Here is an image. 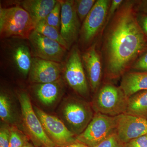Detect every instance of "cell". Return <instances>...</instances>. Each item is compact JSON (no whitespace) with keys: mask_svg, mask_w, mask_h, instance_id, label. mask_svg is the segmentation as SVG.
Masks as SVG:
<instances>
[{"mask_svg":"<svg viewBox=\"0 0 147 147\" xmlns=\"http://www.w3.org/2000/svg\"><path fill=\"white\" fill-rule=\"evenodd\" d=\"M125 114L147 120V90L138 92L129 98Z\"/></svg>","mask_w":147,"mask_h":147,"instance_id":"ac0fdd59","label":"cell"},{"mask_svg":"<svg viewBox=\"0 0 147 147\" xmlns=\"http://www.w3.org/2000/svg\"><path fill=\"white\" fill-rule=\"evenodd\" d=\"M137 21L147 39V14L137 12Z\"/></svg>","mask_w":147,"mask_h":147,"instance_id":"f546056e","label":"cell"},{"mask_svg":"<svg viewBox=\"0 0 147 147\" xmlns=\"http://www.w3.org/2000/svg\"><path fill=\"white\" fill-rule=\"evenodd\" d=\"M35 111L45 131L54 140L55 144L61 146L74 142V134L60 120L39 108H36Z\"/></svg>","mask_w":147,"mask_h":147,"instance_id":"5bb4252c","label":"cell"},{"mask_svg":"<svg viewBox=\"0 0 147 147\" xmlns=\"http://www.w3.org/2000/svg\"><path fill=\"white\" fill-rule=\"evenodd\" d=\"M82 59L91 89L96 93L100 87L103 66L97 41L82 52Z\"/></svg>","mask_w":147,"mask_h":147,"instance_id":"8fae6325","label":"cell"},{"mask_svg":"<svg viewBox=\"0 0 147 147\" xmlns=\"http://www.w3.org/2000/svg\"><path fill=\"white\" fill-rule=\"evenodd\" d=\"M10 132L7 129H1L0 131V147H9Z\"/></svg>","mask_w":147,"mask_h":147,"instance_id":"f1b7e54d","label":"cell"},{"mask_svg":"<svg viewBox=\"0 0 147 147\" xmlns=\"http://www.w3.org/2000/svg\"><path fill=\"white\" fill-rule=\"evenodd\" d=\"M120 87L128 98L136 93L147 90V71H127L121 77Z\"/></svg>","mask_w":147,"mask_h":147,"instance_id":"e0dca14e","label":"cell"},{"mask_svg":"<svg viewBox=\"0 0 147 147\" xmlns=\"http://www.w3.org/2000/svg\"><path fill=\"white\" fill-rule=\"evenodd\" d=\"M33 57L63 63L68 50L60 44L34 30L28 38Z\"/></svg>","mask_w":147,"mask_h":147,"instance_id":"52a82bcc","label":"cell"},{"mask_svg":"<svg viewBox=\"0 0 147 147\" xmlns=\"http://www.w3.org/2000/svg\"><path fill=\"white\" fill-rule=\"evenodd\" d=\"M61 3L59 0H58L55 7L51 12L44 19L46 24L51 26L55 28L60 32L61 18Z\"/></svg>","mask_w":147,"mask_h":147,"instance_id":"7402d4cb","label":"cell"},{"mask_svg":"<svg viewBox=\"0 0 147 147\" xmlns=\"http://www.w3.org/2000/svg\"><path fill=\"white\" fill-rule=\"evenodd\" d=\"M24 145V139L21 134L15 130L11 131L9 147H22Z\"/></svg>","mask_w":147,"mask_h":147,"instance_id":"484cf974","label":"cell"},{"mask_svg":"<svg viewBox=\"0 0 147 147\" xmlns=\"http://www.w3.org/2000/svg\"><path fill=\"white\" fill-rule=\"evenodd\" d=\"M34 30L42 35L59 42L68 51H69L66 43L61 36L60 32L46 24L44 20L40 21L36 25Z\"/></svg>","mask_w":147,"mask_h":147,"instance_id":"ffe728a7","label":"cell"},{"mask_svg":"<svg viewBox=\"0 0 147 147\" xmlns=\"http://www.w3.org/2000/svg\"><path fill=\"white\" fill-rule=\"evenodd\" d=\"M63 63L65 78L69 86L78 94L88 96L89 89L78 44L71 47Z\"/></svg>","mask_w":147,"mask_h":147,"instance_id":"5b68a950","label":"cell"},{"mask_svg":"<svg viewBox=\"0 0 147 147\" xmlns=\"http://www.w3.org/2000/svg\"><path fill=\"white\" fill-rule=\"evenodd\" d=\"M111 1L97 0L92 10L82 23L78 45L82 52L91 46L105 28Z\"/></svg>","mask_w":147,"mask_h":147,"instance_id":"3957f363","label":"cell"},{"mask_svg":"<svg viewBox=\"0 0 147 147\" xmlns=\"http://www.w3.org/2000/svg\"><path fill=\"white\" fill-rule=\"evenodd\" d=\"M90 147L88 146H85V145H84V147Z\"/></svg>","mask_w":147,"mask_h":147,"instance_id":"836d02e7","label":"cell"},{"mask_svg":"<svg viewBox=\"0 0 147 147\" xmlns=\"http://www.w3.org/2000/svg\"><path fill=\"white\" fill-rule=\"evenodd\" d=\"M116 117L96 113L88 126L77 137V141L85 146L96 147L115 132Z\"/></svg>","mask_w":147,"mask_h":147,"instance_id":"8992f818","label":"cell"},{"mask_svg":"<svg viewBox=\"0 0 147 147\" xmlns=\"http://www.w3.org/2000/svg\"><path fill=\"white\" fill-rule=\"evenodd\" d=\"M61 3L60 33L70 50L78 40L82 24L75 11L74 1L59 0Z\"/></svg>","mask_w":147,"mask_h":147,"instance_id":"30bf717a","label":"cell"},{"mask_svg":"<svg viewBox=\"0 0 147 147\" xmlns=\"http://www.w3.org/2000/svg\"><path fill=\"white\" fill-rule=\"evenodd\" d=\"M58 80L51 83L38 84L36 86L37 96L44 104L50 105L57 98L61 90V86Z\"/></svg>","mask_w":147,"mask_h":147,"instance_id":"d6986e66","label":"cell"},{"mask_svg":"<svg viewBox=\"0 0 147 147\" xmlns=\"http://www.w3.org/2000/svg\"><path fill=\"white\" fill-rule=\"evenodd\" d=\"M135 8L137 12L147 14V0L135 1Z\"/></svg>","mask_w":147,"mask_h":147,"instance_id":"4dcf8cb0","label":"cell"},{"mask_svg":"<svg viewBox=\"0 0 147 147\" xmlns=\"http://www.w3.org/2000/svg\"><path fill=\"white\" fill-rule=\"evenodd\" d=\"M24 123L32 136L45 147H55L56 144L47 136L42 123L32 106L30 99L26 92L18 94Z\"/></svg>","mask_w":147,"mask_h":147,"instance_id":"9c48e42d","label":"cell"},{"mask_svg":"<svg viewBox=\"0 0 147 147\" xmlns=\"http://www.w3.org/2000/svg\"><path fill=\"white\" fill-rule=\"evenodd\" d=\"M137 14L135 1H124L101 35L100 53L108 80L122 77L147 49V39Z\"/></svg>","mask_w":147,"mask_h":147,"instance_id":"6da1fadb","label":"cell"},{"mask_svg":"<svg viewBox=\"0 0 147 147\" xmlns=\"http://www.w3.org/2000/svg\"><path fill=\"white\" fill-rule=\"evenodd\" d=\"M34 24L26 11L20 5L0 8V36L28 39L34 30Z\"/></svg>","mask_w":147,"mask_h":147,"instance_id":"7a4b0ae2","label":"cell"},{"mask_svg":"<svg viewBox=\"0 0 147 147\" xmlns=\"http://www.w3.org/2000/svg\"><path fill=\"white\" fill-rule=\"evenodd\" d=\"M3 40L5 41L3 49L4 57L22 75L27 76L30 72L33 57L28 40L17 38Z\"/></svg>","mask_w":147,"mask_h":147,"instance_id":"ba28073f","label":"cell"},{"mask_svg":"<svg viewBox=\"0 0 147 147\" xmlns=\"http://www.w3.org/2000/svg\"><path fill=\"white\" fill-rule=\"evenodd\" d=\"M63 63L32 57L29 72L30 81L36 84L56 82L59 79Z\"/></svg>","mask_w":147,"mask_h":147,"instance_id":"4fadbf2b","label":"cell"},{"mask_svg":"<svg viewBox=\"0 0 147 147\" xmlns=\"http://www.w3.org/2000/svg\"><path fill=\"white\" fill-rule=\"evenodd\" d=\"M64 114L67 121L76 130L86 128L91 121V111L86 105L78 101L67 103L65 107Z\"/></svg>","mask_w":147,"mask_h":147,"instance_id":"9a60e30c","label":"cell"},{"mask_svg":"<svg viewBox=\"0 0 147 147\" xmlns=\"http://www.w3.org/2000/svg\"><path fill=\"white\" fill-rule=\"evenodd\" d=\"M124 1H123V0H112L111 1L110 7L108 9L105 28L108 25L111 19L113 18V16L117 12V11L120 7L121 5L122 4Z\"/></svg>","mask_w":147,"mask_h":147,"instance_id":"4316f807","label":"cell"},{"mask_svg":"<svg viewBox=\"0 0 147 147\" xmlns=\"http://www.w3.org/2000/svg\"><path fill=\"white\" fill-rule=\"evenodd\" d=\"M96 1V0L74 1L75 11L82 24L92 10Z\"/></svg>","mask_w":147,"mask_h":147,"instance_id":"44dd1931","label":"cell"},{"mask_svg":"<svg viewBox=\"0 0 147 147\" xmlns=\"http://www.w3.org/2000/svg\"><path fill=\"white\" fill-rule=\"evenodd\" d=\"M147 71V49L145 50L131 66L130 70Z\"/></svg>","mask_w":147,"mask_h":147,"instance_id":"cb8c5ba5","label":"cell"},{"mask_svg":"<svg viewBox=\"0 0 147 147\" xmlns=\"http://www.w3.org/2000/svg\"><path fill=\"white\" fill-rule=\"evenodd\" d=\"M57 0H24L19 5L28 13L35 26L44 20L53 10Z\"/></svg>","mask_w":147,"mask_h":147,"instance_id":"2e32d148","label":"cell"},{"mask_svg":"<svg viewBox=\"0 0 147 147\" xmlns=\"http://www.w3.org/2000/svg\"><path fill=\"white\" fill-rule=\"evenodd\" d=\"M124 147H147V134L125 144Z\"/></svg>","mask_w":147,"mask_h":147,"instance_id":"83f0119b","label":"cell"},{"mask_svg":"<svg viewBox=\"0 0 147 147\" xmlns=\"http://www.w3.org/2000/svg\"><path fill=\"white\" fill-rule=\"evenodd\" d=\"M0 117L2 120L7 121L12 119L10 101L7 96L3 94L0 96Z\"/></svg>","mask_w":147,"mask_h":147,"instance_id":"603a6c76","label":"cell"},{"mask_svg":"<svg viewBox=\"0 0 147 147\" xmlns=\"http://www.w3.org/2000/svg\"><path fill=\"white\" fill-rule=\"evenodd\" d=\"M122 143L126 144L147 134V120L129 114L116 117L115 132Z\"/></svg>","mask_w":147,"mask_h":147,"instance_id":"7c38bea8","label":"cell"},{"mask_svg":"<svg viewBox=\"0 0 147 147\" xmlns=\"http://www.w3.org/2000/svg\"><path fill=\"white\" fill-rule=\"evenodd\" d=\"M84 144L80 143V142H73L68 144L64 146H56L55 147H83Z\"/></svg>","mask_w":147,"mask_h":147,"instance_id":"1f68e13d","label":"cell"},{"mask_svg":"<svg viewBox=\"0 0 147 147\" xmlns=\"http://www.w3.org/2000/svg\"><path fill=\"white\" fill-rule=\"evenodd\" d=\"M96 93L94 106L96 113L113 117L126 113L128 98L120 87L108 82Z\"/></svg>","mask_w":147,"mask_h":147,"instance_id":"277c9868","label":"cell"},{"mask_svg":"<svg viewBox=\"0 0 147 147\" xmlns=\"http://www.w3.org/2000/svg\"><path fill=\"white\" fill-rule=\"evenodd\" d=\"M122 143L115 133H113L96 147H122Z\"/></svg>","mask_w":147,"mask_h":147,"instance_id":"d4e9b609","label":"cell"},{"mask_svg":"<svg viewBox=\"0 0 147 147\" xmlns=\"http://www.w3.org/2000/svg\"><path fill=\"white\" fill-rule=\"evenodd\" d=\"M22 147H32V146L31 145H29V144H26L24 145V146H23Z\"/></svg>","mask_w":147,"mask_h":147,"instance_id":"d6a6232c","label":"cell"}]
</instances>
